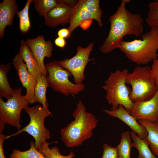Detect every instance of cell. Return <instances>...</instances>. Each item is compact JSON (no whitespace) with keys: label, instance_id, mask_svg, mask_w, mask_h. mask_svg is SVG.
<instances>
[{"label":"cell","instance_id":"cell-1","mask_svg":"<svg viewBox=\"0 0 158 158\" xmlns=\"http://www.w3.org/2000/svg\"><path fill=\"white\" fill-rule=\"evenodd\" d=\"M130 0H122L115 12L109 18L110 28L108 35L99 47L104 54L118 48L126 35H134L138 37L143 30V20L141 15L133 13L126 8Z\"/></svg>","mask_w":158,"mask_h":158},{"label":"cell","instance_id":"cell-2","mask_svg":"<svg viewBox=\"0 0 158 158\" xmlns=\"http://www.w3.org/2000/svg\"><path fill=\"white\" fill-rule=\"evenodd\" d=\"M74 120L60 130L62 140L66 147L79 146L93 135L98 120L92 113L86 111L82 101H79L73 113Z\"/></svg>","mask_w":158,"mask_h":158},{"label":"cell","instance_id":"cell-3","mask_svg":"<svg viewBox=\"0 0 158 158\" xmlns=\"http://www.w3.org/2000/svg\"><path fill=\"white\" fill-rule=\"evenodd\" d=\"M142 40L123 41L118 49L133 62L146 64L158 56V28H152L143 34Z\"/></svg>","mask_w":158,"mask_h":158},{"label":"cell","instance_id":"cell-4","mask_svg":"<svg viewBox=\"0 0 158 158\" xmlns=\"http://www.w3.org/2000/svg\"><path fill=\"white\" fill-rule=\"evenodd\" d=\"M128 73L126 69L111 72L102 88L106 92V100L111 105V110L116 109L121 105L131 114L134 103L130 98L131 90L126 85Z\"/></svg>","mask_w":158,"mask_h":158},{"label":"cell","instance_id":"cell-5","mask_svg":"<svg viewBox=\"0 0 158 158\" xmlns=\"http://www.w3.org/2000/svg\"><path fill=\"white\" fill-rule=\"evenodd\" d=\"M126 84L132 87L130 97L134 103L149 100L156 93L157 89L149 66H138L131 73H129Z\"/></svg>","mask_w":158,"mask_h":158},{"label":"cell","instance_id":"cell-6","mask_svg":"<svg viewBox=\"0 0 158 158\" xmlns=\"http://www.w3.org/2000/svg\"><path fill=\"white\" fill-rule=\"evenodd\" d=\"M48 106L47 103L44 106L38 105L32 107H25L23 109L30 117V122L16 133L6 136V139L25 132L34 138L35 147L37 149L50 137V132L44 125L45 118L52 115L48 109Z\"/></svg>","mask_w":158,"mask_h":158},{"label":"cell","instance_id":"cell-7","mask_svg":"<svg viewBox=\"0 0 158 158\" xmlns=\"http://www.w3.org/2000/svg\"><path fill=\"white\" fill-rule=\"evenodd\" d=\"M48 75V82L54 91L60 92L66 96L76 95L84 91V85L77 84L69 80V77L72 75L67 70L63 68L56 61H51L45 65Z\"/></svg>","mask_w":158,"mask_h":158},{"label":"cell","instance_id":"cell-8","mask_svg":"<svg viewBox=\"0 0 158 158\" xmlns=\"http://www.w3.org/2000/svg\"><path fill=\"white\" fill-rule=\"evenodd\" d=\"M22 88H15L12 97L4 101L0 97V133L3 131L5 124H9L19 130L21 126L20 123L22 110L29 104L25 95H21Z\"/></svg>","mask_w":158,"mask_h":158},{"label":"cell","instance_id":"cell-9","mask_svg":"<svg viewBox=\"0 0 158 158\" xmlns=\"http://www.w3.org/2000/svg\"><path fill=\"white\" fill-rule=\"evenodd\" d=\"M94 45V43L92 42L86 47L78 45L76 48L77 53L74 56L70 59L56 61L61 67L71 73L76 84H82L85 78V69L88 62L92 60L89 59V56Z\"/></svg>","mask_w":158,"mask_h":158},{"label":"cell","instance_id":"cell-10","mask_svg":"<svg viewBox=\"0 0 158 158\" xmlns=\"http://www.w3.org/2000/svg\"><path fill=\"white\" fill-rule=\"evenodd\" d=\"M12 63L22 86L26 90L25 97L29 104L37 102L34 95L36 80L28 71L26 65L19 52L13 59Z\"/></svg>","mask_w":158,"mask_h":158},{"label":"cell","instance_id":"cell-11","mask_svg":"<svg viewBox=\"0 0 158 158\" xmlns=\"http://www.w3.org/2000/svg\"><path fill=\"white\" fill-rule=\"evenodd\" d=\"M25 41L37 61L42 74L47 76L44 60L45 57L50 58L52 55L53 47L51 42L45 40L43 35L33 39H27Z\"/></svg>","mask_w":158,"mask_h":158},{"label":"cell","instance_id":"cell-12","mask_svg":"<svg viewBox=\"0 0 158 158\" xmlns=\"http://www.w3.org/2000/svg\"><path fill=\"white\" fill-rule=\"evenodd\" d=\"M57 1V5L44 17L45 24L49 27L55 28L70 23L74 12L75 6L66 5L61 0Z\"/></svg>","mask_w":158,"mask_h":158},{"label":"cell","instance_id":"cell-13","mask_svg":"<svg viewBox=\"0 0 158 158\" xmlns=\"http://www.w3.org/2000/svg\"><path fill=\"white\" fill-rule=\"evenodd\" d=\"M131 114L137 120L146 119L158 122V87L152 98L147 101L134 103Z\"/></svg>","mask_w":158,"mask_h":158},{"label":"cell","instance_id":"cell-14","mask_svg":"<svg viewBox=\"0 0 158 158\" xmlns=\"http://www.w3.org/2000/svg\"><path fill=\"white\" fill-rule=\"evenodd\" d=\"M103 111L121 120L127 125L132 131L137 133L140 138L144 139L147 137V132L146 128L138 123L136 119L122 105H119L118 109L115 110L105 109Z\"/></svg>","mask_w":158,"mask_h":158},{"label":"cell","instance_id":"cell-15","mask_svg":"<svg viewBox=\"0 0 158 158\" xmlns=\"http://www.w3.org/2000/svg\"><path fill=\"white\" fill-rule=\"evenodd\" d=\"M18 6L15 0H4L0 3V38L4 35L8 26L12 25L13 18L18 11Z\"/></svg>","mask_w":158,"mask_h":158},{"label":"cell","instance_id":"cell-16","mask_svg":"<svg viewBox=\"0 0 158 158\" xmlns=\"http://www.w3.org/2000/svg\"><path fill=\"white\" fill-rule=\"evenodd\" d=\"M18 52L25 62L28 71L37 80L42 74L37 61L23 40L20 41Z\"/></svg>","mask_w":158,"mask_h":158},{"label":"cell","instance_id":"cell-17","mask_svg":"<svg viewBox=\"0 0 158 158\" xmlns=\"http://www.w3.org/2000/svg\"><path fill=\"white\" fill-rule=\"evenodd\" d=\"M90 18L95 19L98 21L97 17L84 5L82 0L78 1V4L75 6L73 15L68 28L69 32V37L74 30L79 26L82 21Z\"/></svg>","mask_w":158,"mask_h":158},{"label":"cell","instance_id":"cell-18","mask_svg":"<svg viewBox=\"0 0 158 158\" xmlns=\"http://www.w3.org/2000/svg\"><path fill=\"white\" fill-rule=\"evenodd\" d=\"M147 132L145 138L148 142L153 154L158 157V122H153L146 119L138 120Z\"/></svg>","mask_w":158,"mask_h":158},{"label":"cell","instance_id":"cell-19","mask_svg":"<svg viewBox=\"0 0 158 158\" xmlns=\"http://www.w3.org/2000/svg\"><path fill=\"white\" fill-rule=\"evenodd\" d=\"M11 63L0 65V97L8 100L12 97L14 89L10 86L7 78V74L9 71Z\"/></svg>","mask_w":158,"mask_h":158},{"label":"cell","instance_id":"cell-20","mask_svg":"<svg viewBox=\"0 0 158 158\" xmlns=\"http://www.w3.org/2000/svg\"><path fill=\"white\" fill-rule=\"evenodd\" d=\"M130 133L134 147L136 148L139 152L138 158H156L150 150L149 143L146 139L140 138L132 131Z\"/></svg>","mask_w":158,"mask_h":158},{"label":"cell","instance_id":"cell-21","mask_svg":"<svg viewBox=\"0 0 158 158\" xmlns=\"http://www.w3.org/2000/svg\"><path fill=\"white\" fill-rule=\"evenodd\" d=\"M49 85L47 79V76L43 74L36 80L35 89L34 95L37 102L42 106L47 103L46 93L47 87Z\"/></svg>","mask_w":158,"mask_h":158},{"label":"cell","instance_id":"cell-22","mask_svg":"<svg viewBox=\"0 0 158 158\" xmlns=\"http://www.w3.org/2000/svg\"><path fill=\"white\" fill-rule=\"evenodd\" d=\"M131 138L130 133L128 130L122 133L120 142L117 146L119 158H131V150L134 147Z\"/></svg>","mask_w":158,"mask_h":158},{"label":"cell","instance_id":"cell-23","mask_svg":"<svg viewBox=\"0 0 158 158\" xmlns=\"http://www.w3.org/2000/svg\"><path fill=\"white\" fill-rule=\"evenodd\" d=\"M32 0H28L24 8L20 11H18L17 15L19 19V28L23 34L28 32L31 24L29 15V7Z\"/></svg>","mask_w":158,"mask_h":158},{"label":"cell","instance_id":"cell-24","mask_svg":"<svg viewBox=\"0 0 158 158\" xmlns=\"http://www.w3.org/2000/svg\"><path fill=\"white\" fill-rule=\"evenodd\" d=\"M50 144L46 142L37 149L46 158H73L75 157L72 151L66 156L61 154L57 147L54 146L50 149L49 147Z\"/></svg>","mask_w":158,"mask_h":158},{"label":"cell","instance_id":"cell-25","mask_svg":"<svg viewBox=\"0 0 158 158\" xmlns=\"http://www.w3.org/2000/svg\"><path fill=\"white\" fill-rule=\"evenodd\" d=\"M30 148L22 151L14 149L10 156V158H46L35 147V142L32 140L30 143Z\"/></svg>","mask_w":158,"mask_h":158},{"label":"cell","instance_id":"cell-26","mask_svg":"<svg viewBox=\"0 0 158 158\" xmlns=\"http://www.w3.org/2000/svg\"><path fill=\"white\" fill-rule=\"evenodd\" d=\"M32 2L36 11L40 16L44 17L58 4L56 0H32Z\"/></svg>","mask_w":158,"mask_h":158},{"label":"cell","instance_id":"cell-27","mask_svg":"<svg viewBox=\"0 0 158 158\" xmlns=\"http://www.w3.org/2000/svg\"><path fill=\"white\" fill-rule=\"evenodd\" d=\"M148 8L146 23L151 28H158V0L149 3Z\"/></svg>","mask_w":158,"mask_h":158},{"label":"cell","instance_id":"cell-28","mask_svg":"<svg viewBox=\"0 0 158 158\" xmlns=\"http://www.w3.org/2000/svg\"><path fill=\"white\" fill-rule=\"evenodd\" d=\"M103 152L102 158H119L117 147H113L104 143Z\"/></svg>","mask_w":158,"mask_h":158},{"label":"cell","instance_id":"cell-29","mask_svg":"<svg viewBox=\"0 0 158 158\" xmlns=\"http://www.w3.org/2000/svg\"><path fill=\"white\" fill-rule=\"evenodd\" d=\"M151 72L156 85L158 87V56L153 61L151 67Z\"/></svg>","mask_w":158,"mask_h":158},{"label":"cell","instance_id":"cell-30","mask_svg":"<svg viewBox=\"0 0 158 158\" xmlns=\"http://www.w3.org/2000/svg\"><path fill=\"white\" fill-rule=\"evenodd\" d=\"M6 136L2 133L0 134V158H6L4 155L3 148L4 142Z\"/></svg>","mask_w":158,"mask_h":158},{"label":"cell","instance_id":"cell-31","mask_svg":"<svg viewBox=\"0 0 158 158\" xmlns=\"http://www.w3.org/2000/svg\"><path fill=\"white\" fill-rule=\"evenodd\" d=\"M58 35L63 38H69V32L68 28H64L60 29L58 32Z\"/></svg>","mask_w":158,"mask_h":158},{"label":"cell","instance_id":"cell-32","mask_svg":"<svg viewBox=\"0 0 158 158\" xmlns=\"http://www.w3.org/2000/svg\"><path fill=\"white\" fill-rule=\"evenodd\" d=\"M54 44L57 46L61 48H63L66 44L64 38L58 37L54 41Z\"/></svg>","mask_w":158,"mask_h":158},{"label":"cell","instance_id":"cell-33","mask_svg":"<svg viewBox=\"0 0 158 158\" xmlns=\"http://www.w3.org/2000/svg\"><path fill=\"white\" fill-rule=\"evenodd\" d=\"M92 19L90 18L82 21L79 26L83 30L87 29L90 25L93 20Z\"/></svg>","mask_w":158,"mask_h":158},{"label":"cell","instance_id":"cell-34","mask_svg":"<svg viewBox=\"0 0 158 158\" xmlns=\"http://www.w3.org/2000/svg\"><path fill=\"white\" fill-rule=\"evenodd\" d=\"M64 4L73 7L75 6L78 3L77 0H61Z\"/></svg>","mask_w":158,"mask_h":158}]
</instances>
